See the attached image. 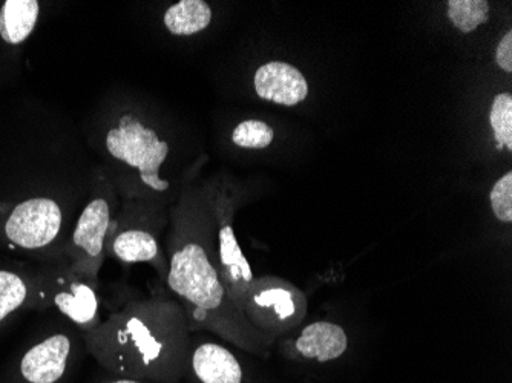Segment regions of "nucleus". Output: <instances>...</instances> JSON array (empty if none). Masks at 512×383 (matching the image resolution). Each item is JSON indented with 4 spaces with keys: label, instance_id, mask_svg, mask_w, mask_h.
<instances>
[{
    "label": "nucleus",
    "instance_id": "nucleus-5",
    "mask_svg": "<svg viewBox=\"0 0 512 383\" xmlns=\"http://www.w3.org/2000/svg\"><path fill=\"white\" fill-rule=\"evenodd\" d=\"M62 209L50 198H31L17 204L5 224V235L22 249H42L62 229Z\"/></svg>",
    "mask_w": 512,
    "mask_h": 383
},
{
    "label": "nucleus",
    "instance_id": "nucleus-9",
    "mask_svg": "<svg viewBox=\"0 0 512 383\" xmlns=\"http://www.w3.org/2000/svg\"><path fill=\"white\" fill-rule=\"evenodd\" d=\"M295 348L302 357L315 359L319 364L336 361L347 351V333L332 322H315L302 330Z\"/></svg>",
    "mask_w": 512,
    "mask_h": 383
},
{
    "label": "nucleus",
    "instance_id": "nucleus-18",
    "mask_svg": "<svg viewBox=\"0 0 512 383\" xmlns=\"http://www.w3.org/2000/svg\"><path fill=\"white\" fill-rule=\"evenodd\" d=\"M27 284L19 275L0 270V322L27 299Z\"/></svg>",
    "mask_w": 512,
    "mask_h": 383
},
{
    "label": "nucleus",
    "instance_id": "nucleus-11",
    "mask_svg": "<svg viewBox=\"0 0 512 383\" xmlns=\"http://www.w3.org/2000/svg\"><path fill=\"white\" fill-rule=\"evenodd\" d=\"M192 370L201 383H241L243 370L237 357L223 345L203 344L192 353Z\"/></svg>",
    "mask_w": 512,
    "mask_h": 383
},
{
    "label": "nucleus",
    "instance_id": "nucleus-14",
    "mask_svg": "<svg viewBox=\"0 0 512 383\" xmlns=\"http://www.w3.org/2000/svg\"><path fill=\"white\" fill-rule=\"evenodd\" d=\"M255 289L250 293L249 299L244 302L243 311L249 313L250 318L258 315H270L272 313L279 322H286L295 315V301L292 292L284 287L273 285H253Z\"/></svg>",
    "mask_w": 512,
    "mask_h": 383
},
{
    "label": "nucleus",
    "instance_id": "nucleus-7",
    "mask_svg": "<svg viewBox=\"0 0 512 383\" xmlns=\"http://www.w3.org/2000/svg\"><path fill=\"white\" fill-rule=\"evenodd\" d=\"M256 94L275 105L296 106L309 95V83L295 66L269 62L260 66L253 79Z\"/></svg>",
    "mask_w": 512,
    "mask_h": 383
},
{
    "label": "nucleus",
    "instance_id": "nucleus-1",
    "mask_svg": "<svg viewBox=\"0 0 512 383\" xmlns=\"http://www.w3.org/2000/svg\"><path fill=\"white\" fill-rule=\"evenodd\" d=\"M163 308L131 302L108 321L86 331L89 353L115 374L163 383L180 380L186 350L177 348L163 330Z\"/></svg>",
    "mask_w": 512,
    "mask_h": 383
},
{
    "label": "nucleus",
    "instance_id": "nucleus-21",
    "mask_svg": "<svg viewBox=\"0 0 512 383\" xmlns=\"http://www.w3.org/2000/svg\"><path fill=\"white\" fill-rule=\"evenodd\" d=\"M111 383H142V382H138V380H134V379H122V380H115V382H111Z\"/></svg>",
    "mask_w": 512,
    "mask_h": 383
},
{
    "label": "nucleus",
    "instance_id": "nucleus-13",
    "mask_svg": "<svg viewBox=\"0 0 512 383\" xmlns=\"http://www.w3.org/2000/svg\"><path fill=\"white\" fill-rule=\"evenodd\" d=\"M212 22L211 5L204 0H181L163 16L166 30L174 36H192L206 30Z\"/></svg>",
    "mask_w": 512,
    "mask_h": 383
},
{
    "label": "nucleus",
    "instance_id": "nucleus-2",
    "mask_svg": "<svg viewBox=\"0 0 512 383\" xmlns=\"http://www.w3.org/2000/svg\"><path fill=\"white\" fill-rule=\"evenodd\" d=\"M172 249L166 279L169 289L189 307L192 328L211 327L247 350L264 348L261 336L230 299L211 249L200 239L181 236Z\"/></svg>",
    "mask_w": 512,
    "mask_h": 383
},
{
    "label": "nucleus",
    "instance_id": "nucleus-12",
    "mask_svg": "<svg viewBox=\"0 0 512 383\" xmlns=\"http://www.w3.org/2000/svg\"><path fill=\"white\" fill-rule=\"evenodd\" d=\"M37 0H7L0 8V37L10 45L25 42L39 19Z\"/></svg>",
    "mask_w": 512,
    "mask_h": 383
},
{
    "label": "nucleus",
    "instance_id": "nucleus-8",
    "mask_svg": "<svg viewBox=\"0 0 512 383\" xmlns=\"http://www.w3.org/2000/svg\"><path fill=\"white\" fill-rule=\"evenodd\" d=\"M71 341L65 334H54L23 356L20 371L30 383H56L65 374Z\"/></svg>",
    "mask_w": 512,
    "mask_h": 383
},
{
    "label": "nucleus",
    "instance_id": "nucleus-10",
    "mask_svg": "<svg viewBox=\"0 0 512 383\" xmlns=\"http://www.w3.org/2000/svg\"><path fill=\"white\" fill-rule=\"evenodd\" d=\"M96 287L97 285L76 275L65 290H60L54 296V304L74 324L85 328L86 331L92 330L100 324L99 296Z\"/></svg>",
    "mask_w": 512,
    "mask_h": 383
},
{
    "label": "nucleus",
    "instance_id": "nucleus-19",
    "mask_svg": "<svg viewBox=\"0 0 512 383\" xmlns=\"http://www.w3.org/2000/svg\"><path fill=\"white\" fill-rule=\"evenodd\" d=\"M491 207L497 220L502 223H511L512 221V172H508L505 177L500 178L494 184L490 194Z\"/></svg>",
    "mask_w": 512,
    "mask_h": 383
},
{
    "label": "nucleus",
    "instance_id": "nucleus-3",
    "mask_svg": "<svg viewBox=\"0 0 512 383\" xmlns=\"http://www.w3.org/2000/svg\"><path fill=\"white\" fill-rule=\"evenodd\" d=\"M105 149L112 160L137 171L138 178L148 189L154 192H166L169 189V181L160 177V167L168 158L169 145L134 114L122 115L108 129Z\"/></svg>",
    "mask_w": 512,
    "mask_h": 383
},
{
    "label": "nucleus",
    "instance_id": "nucleus-4",
    "mask_svg": "<svg viewBox=\"0 0 512 383\" xmlns=\"http://www.w3.org/2000/svg\"><path fill=\"white\" fill-rule=\"evenodd\" d=\"M115 198L108 181L96 187L91 200L80 213L73 239V272L97 285L106 259V241L114 223Z\"/></svg>",
    "mask_w": 512,
    "mask_h": 383
},
{
    "label": "nucleus",
    "instance_id": "nucleus-15",
    "mask_svg": "<svg viewBox=\"0 0 512 383\" xmlns=\"http://www.w3.org/2000/svg\"><path fill=\"white\" fill-rule=\"evenodd\" d=\"M448 19L463 34L474 30L490 20V4L486 0H450Z\"/></svg>",
    "mask_w": 512,
    "mask_h": 383
},
{
    "label": "nucleus",
    "instance_id": "nucleus-16",
    "mask_svg": "<svg viewBox=\"0 0 512 383\" xmlns=\"http://www.w3.org/2000/svg\"><path fill=\"white\" fill-rule=\"evenodd\" d=\"M491 128L496 138L497 151H512V95L502 92L494 97L490 112Z\"/></svg>",
    "mask_w": 512,
    "mask_h": 383
},
{
    "label": "nucleus",
    "instance_id": "nucleus-17",
    "mask_svg": "<svg viewBox=\"0 0 512 383\" xmlns=\"http://www.w3.org/2000/svg\"><path fill=\"white\" fill-rule=\"evenodd\" d=\"M275 132L261 120H244L232 132V141L238 148L266 149L272 145Z\"/></svg>",
    "mask_w": 512,
    "mask_h": 383
},
{
    "label": "nucleus",
    "instance_id": "nucleus-20",
    "mask_svg": "<svg viewBox=\"0 0 512 383\" xmlns=\"http://www.w3.org/2000/svg\"><path fill=\"white\" fill-rule=\"evenodd\" d=\"M496 62L505 73H512V31H508L497 46Z\"/></svg>",
    "mask_w": 512,
    "mask_h": 383
},
{
    "label": "nucleus",
    "instance_id": "nucleus-6",
    "mask_svg": "<svg viewBox=\"0 0 512 383\" xmlns=\"http://www.w3.org/2000/svg\"><path fill=\"white\" fill-rule=\"evenodd\" d=\"M160 250L157 236L145 226L135 223L128 210L125 209L123 218H114L111 233L106 241V255H111L125 264L149 262L163 270L165 264L161 259Z\"/></svg>",
    "mask_w": 512,
    "mask_h": 383
}]
</instances>
